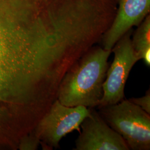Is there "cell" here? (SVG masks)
Instances as JSON below:
<instances>
[{
	"instance_id": "1",
	"label": "cell",
	"mask_w": 150,
	"mask_h": 150,
	"mask_svg": "<svg viewBox=\"0 0 150 150\" xmlns=\"http://www.w3.org/2000/svg\"><path fill=\"white\" fill-rule=\"evenodd\" d=\"M53 66L51 32L0 2V103Z\"/></svg>"
},
{
	"instance_id": "2",
	"label": "cell",
	"mask_w": 150,
	"mask_h": 150,
	"mask_svg": "<svg viewBox=\"0 0 150 150\" xmlns=\"http://www.w3.org/2000/svg\"><path fill=\"white\" fill-rule=\"evenodd\" d=\"M111 52V50L94 46L76 61L59 85V102L68 107H97L103 95V85Z\"/></svg>"
},
{
	"instance_id": "3",
	"label": "cell",
	"mask_w": 150,
	"mask_h": 150,
	"mask_svg": "<svg viewBox=\"0 0 150 150\" xmlns=\"http://www.w3.org/2000/svg\"><path fill=\"white\" fill-rule=\"evenodd\" d=\"M99 108L100 116L122 137L129 150H150V114L125 99Z\"/></svg>"
},
{
	"instance_id": "4",
	"label": "cell",
	"mask_w": 150,
	"mask_h": 150,
	"mask_svg": "<svg viewBox=\"0 0 150 150\" xmlns=\"http://www.w3.org/2000/svg\"><path fill=\"white\" fill-rule=\"evenodd\" d=\"M91 113V108L77 106L68 107L57 99L35 129L40 144L52 149L59 147V142L65 136L77 130Z\"/></svg>"
},
{
	"instance_id": "5",
	"label": "cell",
	"mask_w": 150,
	"mask_h": 150,
	"mask_svg": "<svg viewBox=\"0 0 150 150\" xmlns=\"http://www.w3.org/2000/svg\"><path fill=\"white\" fill-rule=\"evenodd\" d=\"M131 34L132 29L120 38L111 50L114 59L107 69L103 85V95L98 108L117 103L124 99L125 87L129 74L139 60L132 47Z\"/></svg>"
},
{
	"instance_id": "6",
	"label": "cell",
	"mask_w": 150,
	"mask_h": 150,
	"mask_svg": "<svg viewBox=\"0 0 150 150\" xmlns=\"http://www.w3.org/2000/svg\"><path fill=\"white\" fill-rule=\"evenodd\" d=\"M75 150H129L122 137L113 130L94 108L81 124Z\"/></svg>"
},
{
	"instance_id": "7",
	"label": "cell",
	"mask_w": 150,
	"mask_h": 150,
	"mask_svg": "<svg viewBox=\"0 0 150 150\" xmlns=\"http://www.w3.org/2000/svg\"><path fill=\"white\" fill-rule=\"evenodd\" d=\"M118 8L110 26L101 38L102 48L111 50L118 40L149 15L150 0H117Z\"/></svg>"
},
{
	"instance_id": "8",
	"label": "cell",
	"mask_w": 150,
	"mask_h": 150,
	"mask_svg": "<svg viewBox=\"0 0 150 150\" xmlns=\"http://www.w3.org/2000/svg\"><path fill=\"white\" fill-rule=\"evenodd\" d=\"M135 31L132 41V47L137 56L150 66V16L145 17Z\"/></svg>"
},
{
	"instance_id": "9",
	"label": "cell",
	"mask_w": 150,
	"mask_h": 150,
	"mask_svg": "<svg viewBox=\"0 0 150 150\" xmlns=\"http://www.w3.org/2000/svg\"><path fill=\"white\" fill-rule=\"evenodd\" d=\"M129 101L141 107L145 112L150 115V91H147L145 96L139 98H131Z\"/></svg>"
}]
</instances>
